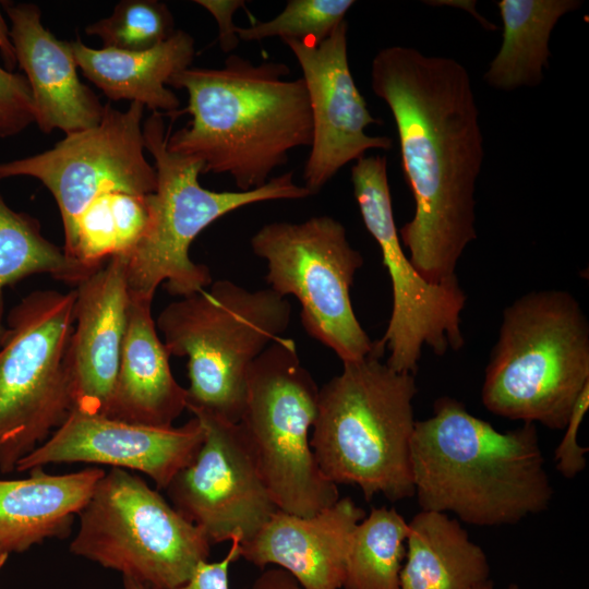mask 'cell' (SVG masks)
<instances>
[{
    "label": "cell",
    "instance_id": "obj_11",
    "mask_svg": "<svg viewBox=\"0 0 589 589\" xmlns=\"http://www.w3.org/2000/svg\"><path fill=\"white\" fill-rule=\"evenodd\" d=\"M250 244L266 261L269 289L298 299L301 324L311 337L342 363L373 351L374 341L359 323L350 299L364 260L339 220L317 215L300 223H269L252 236Z\"/></svg>",
    "mask_w": 589,
    "mask_h": 589
},
{
    "label": "cell",
    "instance_id": "obj_16",
    "mask_svg": "<svg viewBox=\"0 0 589 589\" xmlns=\"http://www.w3.org/2000/svg\"><path fill=\"white\" fill-rule=\"evenodd\" d=\"M203 441L204 429L195 417L180 426L161 429L73 408L65 421L17 464L15 471L49 464H100L141 471L157 490H166L194 459Z\"/></svg>",
    "mask_w": 589,
    "mask_h": 589
},
{
    "label": "cell",
    "instance_id": "obj_35",
    "mask_svg": "<svg viewBox=\"0 0 589 589\" xmlns=\"http://www.w3.org/2000/svg\"><path fill=\"white\" fill-rule=\"evenodd\" d=\"M0 53L3 60L4 68L9 71L15 69L16 59L14 47L10 38V27L5 22L2 11H1V1H0Z\"/></svg>",
    "mask_w": 589,
    "mask_h": 589
},
{
    "label": "cell",
    "instance_id": "obj_30",
    "mask_svg": "<svg viewBox=\"0 0 589 589\" xmlns=\"http://www.w3.org/2000/svg\"><path fill=\"white\" fill-rule=\"evenodd\" d=\"M35 123V107L24 74L0 67V139L15 136Z\"/></svg>",
    "mask_w": 589,
    "mask_h": 589
},
{
    "label": "cell",
    "instance_id": "obj_23",
    "mask_svg": "<svg viewBox=\"0 0 589 589\" xmlns=\"http://www.w3.org/2000/svg\"><path fill=\"white\" fill-rule=\"evenodd\" d=\"M408 526L398 589H473L491 579L486 554L457 519L421 509Z\"/></svg>",
    "mask_w": 589,
    "mask_h": 589
},
{
    "label": "cell",
    "instance_id": "obj_4",
    "mask_svg": "<svg viewBox=\"0 0 589 589\" xmlns=\"http://www.w3.org/2000/svg\"><path fill=\"white\" fill-rule=\"evenodd\" d=\"M373 351L342 363L318 389L310 444L322 473L336 485L358 486L365 500L414 496L410 442L414 430V375L392 370Z\"/></svg>",
    "mask_w": 589,
    "mask_h": 589
},
{
    "label": "cell",
    "instance_id": "obj_20",
    "mask_svg": "<svg viewBox=\"0 0 589 589\" xmlns=\"http://www.w3.org/2000/svg\"><path fill=\"white\" fill-rule=\"evenodd\" d=\"M153 299L130 292L120 365L106 417L166 429L187 409L188 393L172 374L170 354L152 315Z\"/></svg>",
    "mask_w": 589,
    "mask_h": 589
},
{
    "label": "cell",
    "instance_id": "obj_26",
    "mask_svg": "<svg viewBox=\"0 0 589 589\" xmlns=\"http://www.w3.org/2000/svg\"><path fill=\"white\" fill-rule=\"evenodd\" d=\"M152 194L111 191L94 199L77 219L71 259L96 271L127 255L149 226Z\"/></svg>",
    "mask_w": 589,
    "mask_h": 589
},
{
    "label": "cell",
    "instance_id": "obj_32",
    "mask_svg": "<svg viewBox=\"0 0 589 589\" xmlns=\"http://www.w3.org/2000/svg\"><path fill=\"white\" fill-rule=\"evenodd\" d=\"M240 557V540L233 538L227 554L217 562H200L189 579L176 589H229V567Z\"/></svg>",
    "mask_w": 589,
    "mask_h": 589
},
{
    "label": "cell",
    "instance_id": "obj_36",
    "mask_svg": "<svg viewBox=\"0 0 589 589\" xmlns=\"http://www.w3.org/2000/svg\"><path fill=\"white\" fill-rule=\"evenodd\" d=\"M429 5H449L454 8H459L468 11L470 14L473 15V17L482 24V26L489 31H492L495 26L491 23H489L484 17H482L477 11H476V1H456V0H446V1H426Z\"/></svg>",
    "mask_w": 589,
    "mask_h": 589
},
{
    "label": "cell",
    "instance_id": "obj_39",
    "mask_svg": "<svg viewBox=\"0 0 589 589\" xmlns=\"http://www.w3.org/2000/svg\"><path fill=\"white\" fill-rule=\"evenodd\" d=\"M9 554L7 551L0 549V570L3 568V566L5 565L8 558H9Z\"/></svg>",
    "mask_w": 589,
    "mask_h": 589
},
{
    "label": "cell",
    "instance_id": "obj_7",
    "mask_svg": "<svg viewBox=\"0 0 589 589\" xmlns=\"http://www.w3.org/2000/svg\"><path fill=\"white\" fill-rule=\"evenodd\" d=\"M144 146L155 160L157 188L152 194L151 223L142 239L127 254L128 288L131 293L155 296L165 283L169 294L187 297L212 283L208 266L190 257L194 239L218 218L240 207L274 200H301L311 196L297 184L293 172L271 178L250 191H211L199 182L200 160L167 148L170 129L158 111L143 121Z\"/></svg>",
    "mask_w": 589,
    "mask_h": 589
},
{
    "label": "cell",
    "instance_id": "obj_10",
    "mask_svg": "<svg viewBox=\"0 0 589 589\" xmlns=\"http://www.w3.org/2000/svg\"><path fill=\"white\" fill-rule=\"evenodd\" d=\"M70 552L156 589H176L207 561L211 543L141 477L105 471L79 513Z\"/></svg>",
    "mask_w": 589,
    "mask_h": 589
},
{
    "label": "cell",
    "instance_id": "obj_38",
    "mask_svg": "<svg viewBox=\"0 0 589 589\" xmlns=\"http://www.w3.org/2000/svg\"><path fill=\"white\" fill-rule=\"evenodd\" d=\"M473 589H496L493 581L490 579L488 580L486 582L473 588ZM504 589H519L518 585L516 584H510L508 585L506 588Z\"/></svg>",
    "mask_w": 589,
    "mask_h": 589
},
{
    "label": "cell",
    "instance_id": "obj_25",
    "mask_svg": "<svg viewBox=\"0 0 589 589\" xmlns=\"http://www.w3.org/2000/svg\"><path fill=\"white\" fill-rule=\"evenodd\" d=\"M96 271L71 260L63 248L43 235L35 217L12 209L0 191V341L5 332L4 290L8 287L36 274H48L76 287Z\"/></svg>",
    "mask_w": 589,
    "mask_h": 589
},
{
    "label": "cell",
    "instance_id": "obj_5",
    "mask_svg": "<svg viewBox=\"0 0 589 589\" xmlns=\"http://www.w3.org/2000/svg\"><path fill=\"white\" fill-rule=\"evenodd\" d=\"M589 385V322L564 290L528 292L503 311L481 389L488 411L564 430Z\"/></svg>",
    "mask_w": 589,
    "mask_h": 589
},
{
    "label": "cell",
    "instance_id": "obj_27",
    "mask_svg": "<svg viewBox=\"0 0 589 589\" xmlns=\"http://www.w3.org/2000/svg\"><path fill=\"white\" fill-rule=\"evenodd\" d=\"M408 531L394 507L371 508L352 532L342 588L398 589Z\"/></svg>",
    "mask_w": 589,
    "mask_h": 589
},
{
    "label": "cell",
    "instance_id": "obj_2",
    "mask_svg": "<svg viewBox=\"0 0 589 589\" xmlns=\"http://www.w3.org/2000/svg\"><path fill=\"white\" fill-rule=\"evenodd\" d=\"M283 62L230 55L221 68H188L168 85L183 88L191 121L168 133L167 148L193 157L202 173H227L239 191L271 180L289 153L310 147L312 118L302 77L286 80Z\"/></svg>",
    "mask_w": 589,
    "mask_h": 589
},
{
    "label": "cell",
    "instance_id": "obj_13",
    "mask_svg": "<svg viewBox=\"0 0 589 589\" xmlns=\"http://www.w3.org/2000/svg\"><path fill=\"white\" fill-rule=\"evenodd\" d=\"M144 108L134 101L121 111L107 103L98 125L68 134L43 153L0 163V180L32 177L50 191L61 215L63 251L70 259L77 219L94 199L111 191H156V169L144 155Z\"/></svg>",
    "mask_w": 589,
    "mask_h": 589
},
{
    "label": "cell",
    "instance_id": "obj_18",
    "mask_svg": "<svg viewBox=\"0 0 589 589\" xmlns=\"http://www.w3.org/2000/svg\"><path fill=\"white\" fill-rule=\"evenodd\" d=\"M1 7L11 23L16 64L28 82L38 128L68 135L98 125L105 105L81 82L71 41L58 39L43 25L38 5L1 1Z\"/></svg>",
    "mask_w": 589,
    "mask_h": 589
},
{
    "label": "cell",
    "instance_id": "obj_1",
    "mask_svg": "<svg viewBox=\"0 0 589 589\" xmlns=\"http://www.w3.org/2000/svg\"><path fill=\"white\" fill-rule=\"evenodd\" d=\"M371 88L393 115L414 200L400 242L426 281L456 280L457 263L477 239L474 191L484 158L469 72L454 58L394 45L373 57Z\"/></svg>",
    "mask_w": 589,
    "mask_h": 589
},
{
    "label": "cell",
    "instance_id": "obj_21",
    "mask_svg": "<svg viewBox=\"0 0 589 589\" xmlns=\"http://www.w3.org/2000/svg\"><path fill=\"white\" fill-rule=\"evenodd\" d=\"M104 474L98 467L64 474L34 468L26 478L0 480V549L21 553L67 538Z\"/></svg>",
    "mask_w": 589,
    "mask_h": 589
},
{
    "label": "cell",
    "instance_id": "obj_34",
    "mask_svg": "<svg viewBox=\"0 0 589 589\" xmlns=\"http://www.w3.org/2000/svg\"><path fill=\"white\" fill-rule=\"evenodd\" d=\"M251 589H303L287 572L278 567L264 569L254 580Z\"/></svg>",
    "mask_w": 589,
    "mask_h": 589
},
{
    "label": "cell",
    "instance_id": "obj_15",
    "mask_svg": "<svg viewBox=\"0 0 589 589\" xmlns=\"http://www.w3.org/2000/svg\"><path fill=\"white\" fill-rule=\"evenodd\" d=\"M298 61L312 118V142L303 168L304 188L317 194L350 161L370 149L388 151V136L370 135L377 123L353 80L348 60V23L342 21L321 44L283 39Z\"/></svg>",
    "mask_w": 589,
    "mask_h": 589
},
{
    "label": "cell",
    "instance_id": "obj_31",
    "mask_svg": "<svg viewBox=\"0 0 589 589\" xmlns=\"http://www.w3.org/2000/svg\"><path fill=\"white\" fill-rule=\"evenodd\" d=\"M589 408V385H587L577 398L569 414L565 434L554 452V460L557 471L566 479H573L586 467L587 447L577 442V434L581 421Z\"/></svg>",
    "mask_w": 589,
    "mask_h": 589
},
{
    "label": "cell",
    "instance_id": "obj_17",
    "mask_svg": "<svg viewBox=\"0 0 589 589\" xmlns=\"http://www.w3.org/2000/svg\"><path fill=\"white\" fill-rule=\"evenodd\" d=\"M67 350L74 408L107 416L124 340L130 292L123 256L110 257L75 287Z\"/></svg>",
    "mask_w": 589,
    "mask_h": 589
},
{
    "label": "cell",
    "instance_id": "obj_6",
    "mask_svg": "<svg viewBox=\"0 0 589 589\" xmlns=\"http://www.w3.org/2000/svg\"><path fill=\"white\" fill-rule=\"evenodd\" d=\"M291 304L269 288L248 290L227 279L167 304L156 326L170 357L188 358L187 409L238 423L248 372L288 328Z\"/></svg>",
    "mask_w": 589,
    "mask_h": 589
},
{
    "label": "cell",
    "instance_id": "obj_12",
    "mask_svg": "<svg viewBox=\"0 0 589 589\" xmlns=\"http://www.w3.org/2000/svg\"><path fill=\"white\" fill-rule=\"evenodd\" d=\"M351 182L363 224L381 249L392 283L390 317L376 342L388 351L385 363L392 370L414 375L424 346L438 356L464 347L460 314L466 294L458 279L431 284L409 261L394 219L385 156L357 160Z\"/></svg>",
    "mask_w": 589,
    "mask_h": 589
},
{
    "label": "cell",
    "instance_id": "obj_9",
    "mask_svg": "<svg viewBox=\"0 0 589 589\" xmlns=\"http://www.w3.org/2000/svg\"><path fill=\"white\" fill-rule=\"evenodd\" d=\"M75 289L23 297L5 317L0 341V472L40 446L74 408L67 350Z\"/></svg>",
    "mask_w": 589,
    "mask_h": 589
},
{
    "label": "cell",
    "instance_id": "obj_19",
    "mask_svg": "<svg viewBox=\"0 0 589 589\" xmlns=\"http://www.w3.org/2000/svg\"><path fill=\"white\" fill-rule=\"evenodd\" d=\"M365 515L348 496L308 517L277 509L240 543V557L284 569L303 589H340L352 532Z\"/></svg>",
    "mask_w": 589,
    "mask_h": 589
},
{
    "label": "cell",
    "instance_id": "obj_3",
    "mask_svg": "<svg viewBox=\"0 0 589 589\" xmlns=\"http://www.w3.org/2000/svg\"><path fill=\"white\" fill-rule=\"evenodd\" d=\"M410 466L422 510L450 512L470 525L517 524L553 497L536 424L500 432L447 396L416 421Z\"/></svg>",
    "mask_w": 589,
    "mask_h": 589
},
{
    "label": "cell",
    "instance_id": "obj_8",
    "mask_svg": "<svg viewBox=\"0 0 589 589\" xmlns=\"http://www.w3.org/2000/svg\"><path fill=\"white\" fill-rule=\"evenodd\" d=\"M318 387L293 339L278 337L252 363L238 422L277 508L312 516L339 500L315 460L309 433Z\"/></svg>",
    "mask_w": 589,
    "mask_h": 589
},
{
    "label": "cell",
    "instance_id": "obj_28",
    "mask_svg": "<svg viewBox=\"0 0 589 589\" xmlns=\"http://www.w3.org/2000/svg\"><path fill=\"white\" fill-rule=\"evenodd\" d=\"M175 20L166 3L157 0H122L112 13L86 26L87 35L98 36L103 48L142 51L166 41Z\"/></svg>",
    "mask_w": 589,
    "mask_h": 589
},
{
    "label": "cell",
    "instance_id": "obj_14",
    "mask_svg": "<svg viewBox=\"0 0 589 589\" xmlns=\"http://www.w3.org/2000/svg\"><path fill=\"white\" fill-rule=\"evenodd\" d=\"M204 429L194 459L167 486L172 506L211 544L250 540L278 509L239 423L190 410Z\"/></svg>",
    "mask_w": 589,
    "mask_h": 589
},
{
    "label": "cell",
    "instance_id": "obj_33",
    "mask_svg": "<svg viewBox=\"0 0 589 589\" xmlns=\"http://www.w3.org/2000/svg\"><path fill=\"white\" fill-rule=\"evenodd\" d=\"M194 2L208 11L216 20L220 49L225 52L235 50L240 39L237 35V26L233 24V15L245 2L243 0H196Z\"/></svg>",
    "mask_w": 589,
    "mask_h": 589
},
{
    "label": "cell",
    "instance_id": "obj_24",
    "mask_svg": "<svg viewBox=\"0 0 589 589\" xmlns=\"http://www.w3.org/2000/svg\"><path fill=\"white\" fill-rule=\"evenodd\" d=\"M581 5L578 0L497 1L502 45L483 75L485 83L503 92L540 85L549 68V44L555 25Z\"/></svg>",
    "mask_w": 589,
    "mask_h": 589
},
{
    "label": "cell",
    "instance_id": "obj_29",
    "mask_svg": "<svg viewBox=\"0 0 589 589\" xmlns=\"http://www.w3.org/2000/svg\"><path fill=\"white\" fill-rule=\"evenodd\" d=\"M353 4L352 0H289L274 19L248 27L237 26V35L243 41L279 36L281 40L318 45L345 21Z\"/></svg>",
    "mask_w": 589,
    "mask_h": 589
},
{
    "label": "cell",
    "instance_id": "obj_37",
    "mask_svg": "<svg viewBox=\"0 0 589 589\" xmlns=\"http://www.w3.org/2000/svg\"><path fill=\"white\" fill-rule=\"evenodd\" d=\"M122 580H123V589H156L152 586H148L144 582H141L130 577L123 576Z\"/></svg>",
    "mask_w": 589,
    "mask_h": 589
},
{
    "label": "cell",
    "instance_id": "obj_22",
    "mask_svg": "<svg viewBox=\"0 0 589 589\" xmlns=\"http://www.w3.org/2000/svg\"><path fill=\"white\" fill-rule=\"evenodd\" d=\"M71 45L77 68L108 99L140 103L167 115L179 111L180 100L166 85L194 59V38L188 32L176 29L166 41L142 51L96 49L80 38Z\"/></svg>",
    "mask_w": 589,
    "mask_h": 589
}]
</instances>
